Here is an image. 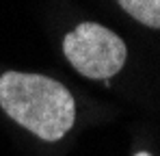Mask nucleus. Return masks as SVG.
I'll list each match as a JSON object with an SVG mask.
<instances>
[{"label": "nucleus", "instance_id": "obj_1", "mask_svg": "<svg viewBox=\"0 0 160 156\" xmlns=\"http://www.w3.org/2000/svg\"><path fill=\"white\" fill-rule=\"evenodd\" d=\"M0 106L22 128L50 143L63 139L76 122V100L69 89L41 74L4 72Z\"/></svg>", "mask_w": 160, "mask_h": 156}, {"label": "nucleus", "instance_id": "obj_2", "mask_svg": "<svg viewBox=\"0 0 160 156\" xmlns=\"http://www.w3.org/2000/svg\"><path fill=\"white\" fill-rule=\"evenodd\" d=\"M65 59L72 67L91 80L112 78L126 65L128 48L110 28L95 22H82L63 39Z\"/></svg>", "mask_w": 160, "mask_h": 156}, {"label": "nucleus", "instance_id": "obj_3", "mask_svg": "<svg viewBox=\"0 0 160 156\" xmlns=\"http://www.w3.org/2000/svg\"><path fill=\"white\" fill-rule=\"evenodd\" d=\"M117 2L136 22L160 30V0H117Z\"/></svg>", "mask_w": 160, "mask_h": 156}, {"label": "nucleus", "instance_id": "obj_4", "mask_svg": "<svg viewBox=\"0 0 160 156\" xmlns=\"http://www.w3.org/2000/svg\"><path fill=\"white\" fill-rule=\"evenodd\" d=\"M134 156H152V154H149V152H136Z\"/></svg>", "mask_w": 160, "mask_h": 156}]
</instances>
